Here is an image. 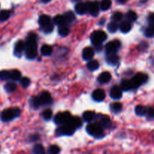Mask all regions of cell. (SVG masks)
Segmentation results:
<instances>
[{"label": "cell", "mask_w": 154, "mask_h": 154, "mask_svg": "<svg viewBox=\"0 0 154 154\" xmlns=\"http://www.w3.org/2000/svg\"><path fill=\"white\" fill-rule=\"evenodd\" d=\"M27 59L32 60L37 56V35L35 33H29L26 38L25 49Z\"/></svg>", "instance_id": "cell-1"}, {"label": "cell", "mask_w": 154, "mask_h": 154, "mask_svg": "<svg viewBox=\"0 0 154 154\" xmlns=\"http://www.w3.org/2000/svg\"><path fill=\"white\" fill-rule=\"evenodd\" d=\"M20 114V110L19 108H8L1 113V119L2 121L8 122L13 120L15 117H19Z\"/></svg>", "instance_id": "cell-2"}, {"label": "cell", "mask_w": 154, "mask_h": 154, "mask_svg": "<svg viewBox=\"0 0 154 154\" xmlns=\"http://www.w3.org/2000/svg\"><path fill=\"white\" fill-rule=\"evenodd\" d=\"M87 131L90 135L96 137V138H101L103 136V128L99 123H90L87 126Z\"/></svg>", "instance_id": "cell-3"}, {"label": "cell", "mask_w": 154, "mask_h": 154, "mask_svg": "<svg viewBox=\"0 0 154 154\" xmlns=\"http://www.w3.org/2000/svg\"><path fill=\"white\" fill-rule=\"evenodd\" d=\"M91 42L95 46H100L107 38V35L105 32L98 30L91 35Z\"/></svg>", "instance_id": "cell-4"}, {"label": "cell", "mask_w": 154, "mask_h": 154, "mask_svg": "<svg viewBox=\"0 0 154 154\" xmlns=\"http://www.w3.org/2000/svg\"><path fill=\"white\" fill-rule=\"evenodd\" d=\"M76 128L74 127L72 124L69 123H66L63 125L62 127H60L57 129V134L58 135H71L75 132Z\"/></svg>", "instance_id": "cell-5"}, {"label": "cell", "mask_w": 154, "mask_h": 154, "mask_svg": "<svg viewBox=\"0 0 154 154\" xmlns=\"http://www.w3.org/2000/svg\"><path fill=\"white\" fill-rule=\"evenodd\" d=\"M147 79H148V77L146 74L144 73H138L133 77V78L132 79V84H133L134 88H137V87H139L140 86L144 84V83L147 82Z\"/></svg>", "instance_id": "cell-6"}, {"label": "cell", "mask_w": 154, "mask_h": 154, "mask_svg": "<svg viewBox=\"0 0 154 154\" xmlns=\"http://www.w3.org/2000/svg\"><path fill=\"white\" fill-rule=\"evenodd\" d=\"M71 117H72V116H71L70 113L68 112V111H66V112L59 113V114H57L55 116L54 122L57 125H64L65 123H66L70 120Z\"/></svg>", "instance_id": "cell-7"}, {"label": "cell", "mask_w": 154, "mask_h": 154, "mask_svg": "<svg viewBox=\"0 0 154 154\" xmlns=\"http://www.w3.org/2000/svg\"><path fill=\"white\" fill-rule=\"evenodd\" d=\"M120 47V42L118 40L110 42L106 45V51L108 54H115Z\"/></svg>", "instance_id": "cell-8"}, {"label": "cell", "mask_w": 154, "mask_h": 154, "mask_svg": "<svg viewBox=\"0 0 154 154\" xmlns=\"http://www.w3.org/2000/svg\"><path fill=\"white\" fill-rule=\"evenodd\" d=\"M88 11L93 16H96L99 11V5L97 2H89L87 3Z\"/></svg>", "instance_id": "cell-9"}, {"label": "cell", "mask_w": 154, "mask_h": 154, "mask_svg": "<svg viewBox=\"0 0 154 154\" xmlns=\"http://www.w3.org/2000/svg\"><path fill=\"white\" fill-rule=\"evenodd\" d=\"M110 96L113 99H120L122 97V89L118 86H114L111 89L110 91Z\"/></svg>", "instance_id": "cell-10"}, {"label": "cell", "mask_w": 154, "mask_h": 154, "mask_svg": "<svg viewBox=\"0 0 154 154\" xmlns=\"http://www.w3.org/2000/svg\"><path fill=\"white\" fill-rule=\"evenodd\" d=\"M26 49V43L23 41H18L14 47V54L17 57H20L22 53Z\"/></svg>", "instance_id": "cell-11"}, {"label": "cell", "mask_w": 154, "mask_h": 154, "mask_svg": "<svg viewBox=\"0 0 154 154\" xmlns=\"http://www.w3.org/2000/svg\"><path fill=\"white\" fill-rule=\"evenodd\" d=\"M38 98L39 100H40L41 105H48V104L51 103V100H52L51 94H50V93H48L47 91L42 92Z\"/></svg>", "instance_id": "cell-12"}, {"label": "cell", "mask_w": 154, "mask_h": 154, "mask_svg": "<svg viewBox=\"0 0 154 154\" xmlns=\"http://www.w3.org/2000/svg\"><path fill=\"white\" fill-rule=\"evenodd\" d=\"M92 96H93V99L96 102H102L105 99V93L102 89H98L93 92Z\"/></svg>", "instance_id": "cell-13"}, {"label": "cell", "mask_w": 154, "mask_h": 154, "mask_svg": "<svg viewBox=\"0 0 154 154\" xmlns=\"http://www.w3.org/2000/svg\"><path fill=\"white\" fill-rule=\"evenodd\" d=\"M99 125L102 126L103 129H108L111 126V121L110 118L107 116H102L99 117V122H98Z\"/></svg>", "instance_id": "cell-14"}, {"label": "cell", "mask_w": 154, "mask_h": 154, "mask_svg": "<svg viewBox=\"0 0 154 154\" xmlns=\"http://www.w3.org/2000/svg\"><path fill=\"white\" fill-rule=\"evenodd\" d=\"M88 11V7H87V3L84 2H78L75 5V11L80 15L85 14Z\"/></svg>", "instance_id": "cell-15"}, {"label": "cell", "mask_w": 154, "mask_h": 154, "mask_svg": "<svg viewBox=\"0 0 154 154\" xmlns=\"http://www.w3.org/2000/svg\"><path fill=\"white\" fill-rule=\"evenodd\" d=\"M111 79V75L108 72H102L99 76L98 77V81L100 84H106V83L109 82Z\"/></svg>", "instance_id": "cell-16"}, {"label": "cell", "mask_w": 154, "mask_h": 154, "mask_svg": "<svg viewBox=\"0 0 154 154\" xmlns=\"http://www.w3.org/2000/svg\"><path fill=\"white\" fill-rule=\"evenodd\" d=\"M94 50L92 48H86L83 51V58L85 60H91V59L94 57Z\"/></svg>", "instance_id": "cell-17"}, {"label": "cell", "mask_w": 154, "mask_h": 154, "mask_svg": "<svg viewBox=\"0 0 154 154\" xmlns=\"http://www.w3.org/2000/svg\"><path fill=\"white\" fill-rule=\"evenodd\" d=\"M119 60H120V58L116 54H108V57L106 58L107 63L109 65H111V66L117 65L119 63Z\"/></svg>", "instance_id": "cell-18"}, {"label": "cell", "mask_w": 154, "mask_h": 154, "mask_svg": "<svg viewBox=\"0 0 154 154\" xmlns=\"http://www.w3.org/2000/svg\"><path fill=\"white\" fill-rule=\"evenodd\" d=\"M134 88L133 84H132V80L125 79L123 80L121 82V89L125 91H128Z\"/></svg>", "instance_id": "cell-19"}, {"label": "cell", "mask_w": 154, "mask_h": 154, "mask_svg": "<svg viewBox=\"0 0 154 154\" xmlns=\"http://www.w3.org/2000/svg\"><path fill=\"white\" fill-rule=\"evenodd\" d=\"M131 28H132V26H131L129 21H123V22L121 23L120 26V29L123 33L129 32L131 30Z\"/></svg>", "instance_id": "cell-20"}, {"label": "cell", "mask_w": 154, "mask_h": 154, "mask_svg": "<svg viewBox=\"0 0 154 154\" xmlns=\"http://www.w3.org/2000/svg\"><path fill=\"white\" fill-rule=\"evenodd\" d=\"M67 123H69L70 124H72L74 127L77 128L81 127V125H82V121H81V119L78 117H72L70 120L67 122Z\"/></svg>", "instance_id": "cell-21"}, {"label": "cell", "mask_w": 154, "mask_h": 154, "mask_svg": "<svg viewBox=\"0 0 154 154\" xmlns=\"http://www.w3.org/2000/svg\"><path fill=\"white\" fill-rule=\"evenodd\" d=\"M38 23L41 26H44L48 25V23H51V19L50 17V16H48V15L43 14L39 17Z\"/></svg>", "instance_id": "cell-22"}, {"label": "cell", "mask_w": 154, "mask_h": 154, "mask_svg": "<svg viewBox=\"0 0 154 154\" xmlns=\"http://www.w3.org/2000/svg\"><path fill=\"white\" fill-rule=\"evenodd\" d=\"M95 113L93 112V111H85L83 114V119H84V121H87V122H90L92 121L93 119L95 118Z\"/></svg>", "instance_id": "cell-23"}, {"label": "cell", "mask_w": 154, "mask_h": 154, "mask_svg": "<svg viewBox=\"0 0 154 154\" xmlns=\"http://www.w3.org/2000/svg\"><path fill=\"white\" fill-rule=\"evenodd\" d=\"M122 104L120 103V102H115V103L111 104V106H110V108H111V111H112L113 113H115V114H117V113L120 112L122 111Z\"/></svg>", "instance_id": "cell-24"}, {"label": "cell", "mask_w": 154, "mask_h": 154, "mask_svg": "<svg viewBox=\"0 0 154 154\" xmlns=\"http://www.w3.org/2000/svg\"><path fill=\"white\" fill-rule=\"evenodd\" d=\"M54 22L59 26H63L67 23L63 15H57L54 18Z\"/></svg>", "instance_id": "cell-25"}, {"label": "cell", "mask_w": 154, "mask_h": 154, "mask_svg": "<svg viewBox=\"0 0 154 154\" xmlns=\"http://www.w3.org/2000/svg\"><path fill=\"white\" fill-rule=\"evenodd\" d=\"M99 62L96 60H90L88 63H87V69L90 71H95L96 69H99Z\"/></svg>", "instance_id": "cell-26"}, {"label": "cell", "mask_w": 154, "mask_h": 154, "mask_svg": "<svg viewBox=\"0 0 154 154\" xmlns=\"http://www.w3.org/2000/svg\"><path fill=\"white\" fill-rule=\"evenodd\" d=\"M53 52V49L50 45H45L42 47L41 49V53L44 56H50Z\"/></svg>", "instance_id": "cell-27"}, {"label": "cell", "mask_w": 154, "mask_h": 154, "mask_svg": "<svg viewBox=\"0 0 154 154\" xmlns=\"http://www.w3.org/2000/svg\"><path fill=\"white\" fill-rule=\"evenodd\" d=\"M17 85L14 82H8L5 85V90L7 93H13L16 90Z\"/></svg>", "instance_id": "cell-28"}, {"label": "cell", "mask_w": 154, "mask_h": 154, "mask_svg": "<svg viewBox=\"0 0 154 154\" xmlns=\"http://www.w3.org/2000/svg\"><path fill=\"white\" fill-rule=\"evenodd\" d=\"M147 108L143 105H137L135 107V113L138 116H144L146 115Z\"/></svg>", "instance_id": "cell-29"}, {"label": "cell", "mask_w": 154, "mask_h": 154, "mask_svg": "<svg viewBox=\"0 0 154 154\" xmlns=\"http://www.w3.org/2000/svg\"><path fill=\"white\" fill-rule=\"evenodd\" d=\"M32 152L34 154H45V147L42 144H35L33 147Z\"/></svg>", "instance_id": "cell-30"}, {"label": "cell", "mask_w": 154, "mask_h": 154, "mask_svg": "<svg viewBox=\"0 0 154 154\" xmlns=\"http://www.w3.org/2000/svg\"><path fill=\"white\" fill-rule=\"evenodd\" d=\"M59 34L61 36H67L69 34V27L66 26V25H63V26H60L59 27Z\"/></svg>", "instance_id": "cell-31"}, {"label": "cell", "mask_w": 154, "mask_h": 154, "mask_svg": "<svg viewBox=\"0 0 154 154\" xmlns=\"http://www.w3.org/2000/svg\"><path fill=\"white\" fill-rule=\"evenodd\" d=\"M30 102V105L32 106V108H38V107L41 105V102L40 100H39L38 97H32L29 101Z\"/></svg>", "instance_id": "cell-32"}, {"label": "cell", "mask_w": 154, "mask_h": 154, "mask_svg": "<svg viewBox=\"0 0 154 154\" xmlns=\"http://www.w3.org/2000/svg\"><path fill=\"white\" fill-rule=\"evenodd\" d=\"M63 16H64L65 19H66V23H72L75 20V14L72 11H67L66 13H65Z\"/></svg>", "instance_id": "cell-33"}, {"label": "cell", "mask_w": 154, "mask_h": 154, "mask_svg": "<svg viewBox=\"0 0 154 154\" xmlns=\"http://www.w3.org/2000/svg\"><path fill=\"white\" fill-rule=\"evenodd\" d=\"M137 17H138L137 14L133 11H129L126 14V18L129 22H134V21L136 20Z\"/></svg>", "instance_id": "cell-34"}, {"label": "cell", "mask_w": 154, "mask_h": 154, "mask_svg": "<svg viewBox=\"0 0 154 154\" xmlns=\"http://www.w3.org/2000/svg\"><path fill=\"white\" fill-rule=\"evenodd\" d=\"M11 79L13 81H18L21 78V73L18 70H11Z\"/></svg>", "instance_id": "cell-35"}, {"label": "cell", "mask_w": 154, "mask_h": 154, "mask_svg": "<svg viewBox=\"0 0 154 154\" xmlns=\"http://www.w3.org/2000/svg\"><path fill=\"white\" fill-rule=\"evenodd\" d=\"M11 79V72L10 71H0V80L2 81H7V80Z\"/></svg>", "instance_id": "cell-36"}, {"label": "cell", "mask_w": 154, "mask_h": 154, "mask_svg": "<svg viewBox=\"0 0 154 154\" xmlns=\"http://www.w3.org/2000/svg\"><path fill=\"white\" fill-rule=\"evenodd\" d=\"M111 6V0H102L101 2L100 8L102 11H106L109 9Z\"/></svg>", "instance_id": "cell-37"}, {"label": "cell", "mask_w": 154, "mask_h": 154, "mask_svg": "<svg viewBox=\"0 0 154 154\" xmlns=\"http://www.w3.org/2000/svg\"><path fill=\"white\" fill-rule=\"evenodd\" d=\"M53 116V112L51 109H46L42 113V117L45 120H50Z\"/></svg>", "instance_id": "cell-38"}, {"label": "cell", "mask_w": 154, "mask_h": 154, "mask_svg": "<svg viewBox=\"0 0 154 154\" xmlns=\"http://www.w3.org/2000/svg\"><path fill=\"white\" fill-rule=\"evenodd\" d=\"M10 17V11L8 10H3L0 12V20L5 21Z\"/></svg>", "instance_id": "cell-39"}, {"label": "cell", "mask_w": 154, "mask_h": 154, "mask_svg": "<svg viewBox=\"0 0 154 154\" xmlns=\"http://www.w3.org/2000/svg\"><path fill=\"white\" fill-rule=\"evenodd\" d=\"M42 29L45 33H51L54 30V24L52 23H50L48 25L42 26Z\"/></svg>", "instance_id": "cell-40"}, {"label": "cell", "mask_w": 154, "mask_h": 154, "mask_svg": "<svg viewBox=\"0 0 154 154\" xmlns=\"http://www.w3.org/2000/svg\"><path fill=\"white\" fill-rule=\"evenodd\" d=\"M108 29L110 32H115L118 29V26L116 23V22H111L108 25Z\"/></svg>", "instance_id": "cell-41"}, {"label": "cell", "mask_w": 154, "mask_h": 154, "mask_svg": "<svg viewBox=\"0 0 154 154\" xmlns=\"http://www.w3.org/2000/svg\"><path fill=\"white\" fill-rule=\"evenodd\" d=\"M60 152V147L57 145H51L49 147V150H48V153L49 154H59Z\"/></svg>", "instance_id": "cell-42"}, {"label": "cell", "mask_w": 154, "mask_h": 154, "mask_svg": "<svg viewBox=\"0 0 154 154\" xmlns=\"http://www.w3.org/2000/svg\"><path fill=\"white\" fill-rule=\"evenodd\" d=\"M112 20L114 22H118V21L121 20L122 18H123V14H122L121 12L117 11L112 15Z\"/></svg>", "instance_id": "cell-43"}, {"label": "cell", "mask_w": 154, "mask_h": 154, "mask_svg": "<svg viewBox=\"0 0 154 154\" xmlns=\"http://www.w3.org/2000/svg\"><path fill=\"white\" fill-rule=\"evenodd\" d=\"M145 35L149 38L154 36V31H153V26H152L151 25H150V26L147 27V28L145 29Z\"/></svg>", "instance_id": "cell-44"}, {"label": "cell", "mask_w": 154, "mask_h": 154, "mask_svg": "<svg viewBox=\"0 0 154 154\" xmlns=\"http://www.w3.org/2000/svg\"><path fill=\"white\" fill-rule=\"evenodd\" d=\"M20 84H21V86H22L23 87H24V88H26V87H28V86L30 84L29 78H26V77H25V78H21Z\"/></svg>", "instance_id": "cell-45"}, {"label": "cell", "mask_w": 154, "mask_h": 154, "mask_svg": "<svg viewBox=\"0 0 154 154\" xmlns=\"http://www.w3.org/2000/svg\"><path fill=\"white\" fill-rule=\"evenodd\" d=\"M146 116L148 119H153L154 117V108H147V113H146Z\"/></svg>", "instance_id": "cell-46"}, {"label": "cell", "mask_w": 154, "mask_h": 154, "mask_svg": "<svg viewBox=\"0 0 154 154\" xmlns=\"http://www.w3.org/2000/svg\"><path fill=\"white\" fill-rule=\"evenodd\" d=\"M148 21L150 22V24L154 23V13L150 14L148 16Z\"/></svg>", "instance_id": "cell-47"}, {"label": "cell", "mask_w": 154, "mask_h": 154, "mask_svg": "<svg viewBox=\"0 0 154 154\" xmlns=\"http://www.w3.org/2000/svg\"><path fill=\"white\" fill-rule=\"evenodd\" d=\"M117 1L120 3H125L126 2H127V0H117Z\"/></svg>", "instance_id": "cell-48"}, {"label": "cell", "mask_w": 154, "mask_h": 154, "mask_svg": "<svg viewBox=\"0 0 154 154\" xmlns=\"http://www.w3.org/2000/svg\"><path fill=\"white\" fill-rule=\"evenodd\" d=\"M42 2H45V3H47V2H49L50 1H51V0H42Z\"/></svg>", "instance_id": "cell-49"}, {"label": "cell", "mask_w": 154, "mask_h": 154, "mask_svg": "<svg viewBox=\"0 0 154 154\" xmlns=\"http://www.w3.org/2000/svg\"><path fill=\"white\" fill-rule=\"evenodd\" d=\"M150 25L152 26H153V31H154V23H153V24H150Z\"/></svg>", "instance_id": "cell-50"}, {"label": "cell", "mask_w": 154, "mask_h": 154, "mask_svg": "<svg viewBox=\"0 0 154 154\" xmlns=\"http://www.w3.org/2000/svg\"><path fill=\"white\" fill-rule=\"evenodd\" d=\"M74 1H75V2H79L80 0H74Z\"/></svg>", "instance_id": "cell-51"}]
</instances>
